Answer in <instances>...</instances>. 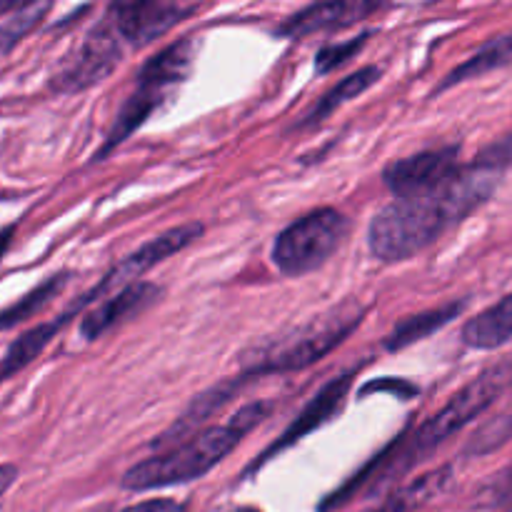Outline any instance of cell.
<instances>
[{
  "label": "cell",
  "instance_id": "52a82bcc",
  "mask_svg": "<svg viewBox=\"0 0 512 512\" xmlns=\"http://www.w3.org/2000/svg\"><path fill=\"white\" fill-rule=\"evenodd\" d=\"M120 58H123V40L118 38L110 20L103 18L50 75V90L58 95L85 93L93 85L103 83L118 68Z\"/></svg>",
  "mask_w": 512,
  "mask_h": 512
},
{
  "label": "cell",
  "instance_id": "5b68a950",
  "mask_svg": "<svg viewBox=\"0 0 512 512\" xmlns=\"http://www.w3.org/2000/svg\"><path fill=\"white\" fill-rule=\"evenodd\" d=\"M363 318L365 305H360L358 300H348L340 308L330 310L325 318H318V323L295 330L290 338L268 345L253 360H245L243 378L250 380L263 378V375L298 373V370L310 368L325 355L333 353L338 345H343L345 338L363 323Z\"/></svg>",
  "mask_w": 512,
  "mask_h": 512
},
{
  "label": "cell",
  "instance_id": "8fae6325",
  "mask_svg": "<svg viewBox=\"0 0 512 512\" xmlns=\"http://www.w3.org/2000/svg\"><path fill=\"white\" fill-rule=\"evenodd\" d=\"M388 3H370V0H348V3H315L298 13L288 15L275 28V35L288 40H303L315 33H330V30H345L373 15L388 10Z\"/></svg>",
  "mask_w": 512,
  "mask_h": 512
},
{
  "label": "cell",
  "instance_id": "83f0119b",
  "mask_svg": "<svg viewBox=\"0 0 512 512\" xmlns=\"http://www.w3.org/2000/svg\"><path fill=\"white\" fill-rule=\"evenodd\" d=\"M120 512H183V508H180L175 500L160 498V500H145V503L130 505V508H125Z\"/></svg>",
  "mask_w": 512,
  "mask_h": 512
},
{
  "label": "cell",
  "instance_id": "44dd1931",
  "mask_svg": "<svg viewBox=\"0 0 512 512\" xmlns=\"http://www.w3.org/2000/svg\"><path fill=\"white\" fill-rule=\"evenodd\" d=\"M68 280H70V273H65V270L63 273L50 275V278L43 280L38 288H33L28 295H23V298L15 300L13 305H8V308L0 310V333H5V330H13L15 325L35 318L40 310L48 308V305L53 303L60 293H63L65 285H68Z\"/></svg>",
  "mask_w": 512,
  "mask_h": 512
},
{
  "label": "cell",
  "instance_id": "7402d4cb",
  "mask_svg": "<svg viewBox=\"0 0 512 512\" xmlns=\"http://www.w3.org/2000/svg\"><path fill=\"white\" fill-rule=\"evenodd\" d=\"M512 440V403L500 413H495L488 423L480 425L473 435H470L468 445H465V458H483V455L495 453L503 448L505 443Z\"/></svg>",
  "mask_w": 512,
  "mask_h": 512
},
{
  "label": "cell",
  "instance_id": "9c48e42d",
  "mask_svg": "<svg viewBox=\"0 0 512 512\" xmlns=\"http://www.w3.org/2000/svg\"><path fill=\"white\" fill-rule=\"evenodd\" d=\"M460 168L463 165H460L458 145H443V148L423 150V153L393 160L383 170V183L398 200L420 198V195H428L440 188Z\"/></svg>",
  "mask_w": 512,
  "mask_h": 512
},
{
  "label": "cell",
  "instance_id": "7c38bea8",
  "mask_svg": "<svg viewBox=\"0 0 512 512\" xmlns=\"http://www.w3.org/2000/svg\"><path fill=\"white\" fill-rule=\"evenodd\" d=\"M158 298H163V288L155 283H143V280L115 290L83 315L78 328L80 338L100 340L105 333L123 325L125 320L138 318L140 313H145L150 305L158 303Z\"/></svg>",
  "mask_w": 512,
  "mask_h": 512
},
{
  "label": "cell",
  "instance_id": "484cf974",
  "mask_svg": "<svg viewBox=\"0 0 512 512\" xmlns=\"http://www.w3.org/2000/svg\"><path fill=\"white\" fill-rule=\"evenodd\" d=\"M380 390H390V393H398L400 398H413L418 395V385L408 383V380H400V378H383L378 383H370L360 390V395H370V393H380Z\"/></svg>",
  "mask_w": 512,
  "mask_h": 512
},
{
  "label": "cell",
  "instance_id": "2e32d148",
  "mask_svg": "<svg viewBox=\"0 0 512 512\" xmlns=\"http://www.w3.org/2000/svg\"><path fill=\"white\" fill-rule=\"evenodd\" d=\"M508 65H512V30H505V33L495 35L488 43L480 45L468 60H463L458 68H453L443 80H440V85L435 88L433 95L445 93V90L468 83V80L483 78V75L495 73V70L508 68Z\"/></svg>",
  "mask_w": 512,
  "mask_h": 512
},
{
  "label": "cell",
  "instance_id": "603a6c76",
  "mask_svg": "<svg viewBox=\"0 0 512 512\" xmlns=\"http://www.w3.org/2000/svg\"><path fill=\"white\" fill-rule=\"evenodd\" d=\"M50 3H25L18 5L13 10V15L0 23V58H5L8 53H13L15 45L25 38L28 33H33L43 18L48 15Z\"/></svg>",
  "mask_w": 512,
  "mask_h": 512
},
{
  "label": "cell",
  "instance_id": "ffe728a7",
  "mask_svg": "<svg viewBox=\"0 0 512 512\" xmlns=\"http://www.w3.org/2000/svg\"><path fill=\"white\" fill-rule=\"evenodd\" d=\"M453 480V468L450 465H443V468H435L430 473H425L423 478H418L415 483L405 485L403 490L388 498L385 503L375 505V508L365 512H410L420 505L430 503L433 498H438L440 493H445V488Z\"/></svg>",
  "mask_w": 512,
  "mask_h": 512
},
{
  "label": "cell",
  "instance_id": "7a4b0ae2",
  "mask_svg": "<svg viewBox=\"0 0 512 512\" xmlns=\"http://www.w3.org/2000/svg\"><path fill=\"white\" fill-rule=\"evenodd\" d=\"M512 385V358L498 360L488 365L483 373L475 375L468 385L458 390L433 418L425 420L420 428H415L408 438H400L393 448L373 460L358 478L345 483L335 495H330L320 512H330L340 505L350 503L355 493H375V490L388 488L393 480L403 478L405 473L428 460L438 448H443L450 438L468 428L473 420H478L500 395Z\"/></svg>",
  "mask_w": 512,
  "mask_h": 512
},
{
  "label": "cell",
  "instance_id": "f1b7e54d",
  "mask_svg": "<svg viewBox=\"0 0 512 512\" xmlns=\"http://www.w3.org/2000/svg\"><path fill=\"white\" fill-rule=\"evenodd\" d=\"M15 480H18V468L13 463H0V498L13 488Z\"/></svg>",
  "mask_w": 512,
  "mask_h": 512
},
{
  "label": "cell",
  "instance_id": "ba28073f",
  "mask_svg": "<svg viewBox=\"0 0 512 512\" xmlns=\"http://www.w3.org/2000/svg\"><path fill=\"white\" fill-rule=\"evenodd\" d=\"M203 233H205L203 223H183L178 225V228L165 230L163 235L143 243L135 253H130L128 258L120 260L113 270H108V275H105L95 288H90L88 293H83V300L90 308L95 300H103L108 298L110 293H115V290L125 288V285L138 283L140 275H145L150 268L160 265L163 260L173 258L175 253L185 250L188 245H193L195 240L203 238Z\"/></svg>",
  "mask_w": 512,
  "mask_h": 512
},
{
  "label": "cell",
  "instance_id": "d6986e66",
  "mask_svg": "<svg viewBox=\"0 0 512 512\" xmlns=\"http://www.w3.org/2000/svg\"><path fill=\"white\" fill-rule=\"evenodd\" d=\"M380 75H383V70L375 68V65H365V68L350 73L348 78H343L338 85H335V88H330L328 93H325L323 98H320L318 103H315L313 108L303 115V120L298 123V130H310V128H318V125H323L325 120L335 113V110H340L345 103H350V100H355V98H360L363 93H368V90L378 83Z\"/></svg>",
  "mask_w": 512,
  "mask_h": 512
},
{
  "label": "cell",
  "instance_id": "9a60e30c",
  "mask_svg": "<svg viewBox=\"0 0 512 512\" xmlns=\"http://www.w3.org/2000/svg\"><path fill=\"white\" fill-rule=\"evenodd\" d=\"M465 305H468L465 300H450V303L438 305V308L423 310V313H415L410 315V318L400 320V323L383 338V348L388 350V353H400V350L430 338V335H435L438 330H443L445 325L453 323L458 315H463Z\"/></svg>",
  "mask_w": 512,
  "mask_h": 512
},
{
  "label": "cell",
  "instance_id": "8992f818",
  "mask_svg": "<svg viewBox=\"0 0 512 512\" xmlns=\"http://www.w3.org/2000/svg\"><path fill=\"white\" fill-rule=\"evenodd\" d=\"M350 233V218L335 208H318L290 223L275 238L273 263L285 278H303L323 268Z\"/></svg>",
  "mask_w": 512,
  "mask_h": 512
},
{
  "label": "cell",
  "instance_id": "4dcf8cb0",
  "mask_svg": "<svg viewBox=\"0 0 512 512\" xmlns=\"http://www.w3.org/2000/svg\"><path fill=\"white\" fill-rule=\"evenodd\" d=\"M230 512H260L258 508H235V510H230Z\"/></svg>",
  "mask_w": 512,
  "mask_h": 512
},
{
  "label": "cell",
  "instance_id": "4fadbf2b",
  "mask_svg": "<svg viewBox=\"0 0 512 512\" xmlns=\"http://www.w3.org/2000/svg\"><path fill=\"white\" fill-rule=\"evenodd\" d=\"M355 373H358V370H348V373H340L335 375L333 380H328V383L315 393V398L300 410V415L293 420V425L280 435L278 443H273L263 455H260V463H265V460H270L273 455H278L280 450L290 448L293 443L303 440L305 435H310L313 430L323 428V425L343 408L345 398H348L350 393V385H353L355 380Z\"/></svg>",
  "mask_w": 512,
  "mask_h": 512
},
{
  "label": "cell",
  "instance_id": "d4e9b609",
  "mask_svg": "<svg viewBox=\"0 0 512 512\" xmlns=\"http://www.w3.org/2000/svg\"><path fill=\"white\" fill-rule=\"evenodd\" d=\"M470 165L483 170H493V173L503 175V170L512 168V133L505 135V138L495 140L493 145H488L485 150H480L478 158Z\"/></svg>",
  "mask_w": 512,
  "mask_h": 512
},
{
  "label": "cell",
  "instance_id": "f546056e",
  "mask_svg": "<svg viewBox=\"0 0 512 512\" xmlns=\"http://www.w3.org/2000/svg\"><path fill=\"white\" fill-rule=\"evenodd\" d=\"M10 235H13V228H8V230H3V233H0V255H3L5 250H8Z\"/></svg>",
  "mask_w": 512,
  "mask_h": 512
},
{
  "label": "cell",
  "instance_id": "3957f363",
  "mask_svg": "<svg viewBox=\"0 0 512 512\" xmlns=\"http://www.w3.org/2000/svg\"><path fill=\"white\" fill-rule=\"evenodd\" d=\"M273 408V400H255V403L243 405L228 423L198 430L173 448L135 463L133 468L125 470L120 485L130 493H145V490L170 488V485L200 480L215 465L223 463L238 448L245 435L253 433L263 420H268Z\"/></svg>",
  "mask_w": 512,
  "mask_h": 512
},
{
  "label": "cell",
  "instance_id": "5bb4252c",
  "mask_svg": "<svg viewBox=\"0 0 512 512\" xmlns=\"http://www.w3.org/2000/svg\"><path fill=\"white\" fill-rule=\"evenodd\" d=\"M243 383H248V378L240 375V378H230L225 380V383H218L213 385V388L205 390V393H200L198 398L190 403V408L180 415V420H175V423L170 425L158 440H153V448L168 450L173 448V445H178L180 440L190 438L200 423H205L210 415L218 413L223 405H228L230 400H233V395H238V390L243 388Z\"/></svg>",
  "mask_w": 512,
  "mask_h": 512
},
{
  "label": "cell",
  "instance_id": "e0dca14e",
  "mask_svg": "<svg viewBox=\"0 0 512 512\" xmlns=\"http://www.w3.org/2000/svg\"><path fill=\"white\" fill-rule=\"evenodd\" d=\"M70 320H73V315H70L68 310H63L55 320H48V323H40L35 325V328L25 330V333L10 345L8 353L0 358V383L10 380L13 375H18L20 370L28 368L33 360H38L40 353L50 345V340H55V335H58Z\"/></svg>",
  "mask_w": 512,
  "mask_h": 512
},
{
  "label": "cell",
  "instance_id": "4316f807",
  "mask_svg": "<svg viewBox=\"0 0 512 512\" xmlns=\"http://www.w3.org/2000/svg\"><path fill=\"white\" fill-rule=\"evenodd\" d=\"M490 505H512V465L505 468L488 488Z\"/></svg>",
  "mask_w": 512,
  "mask_h": 512
},
{
  "label": "cell",
  "instance_id": "cb8c5ba5",
  "mask_svg": "<svg viewBox=\"0 0 512 512\" xmlns=\"http://www.w3.org/2000/svg\"><path fill=\"white\" fill-rule=\"evenodd\" d=\"M370 35L373 33H370V30H365V33H360L355 40H348V43L323 45V48L318 50V55H315V73L328 75V73H333L335 68H340V65L348 63V60H353L355 55L363 53V48L368 45Z\"/></svg>",
  "mask_w": 512,
  "mask_h": 512
},
{
  "label": "cell",
  "instance_id": "30bf717a",
  "mask_svg": "<svg viewBox=\"0 0 512 512\" xmlns=\"http://www.w3.org/2000/svg\"><path fill=\"white\" fill-rule=\"evenodd\" d=\"M193 13L195 5L153 0V3H113L108 5L105 18L110 20L123 43L145 48L153 40L163 38L168 30H173L175 25L183 23Z\"/></svg>",
  "mask_w": 512,
  "mask_h": 512
},
{
  "label": "cell",
  "instance_id": "6da1fadb",
  "mask_svg": "<svg viewBox=\"0 0 512 512\" xmlns=\"http://www.w3.org/2000/svg\"><path fill=\"white\" fill-rule=\"evenodd\" d=\"M500 185V173L465 165L433 193L393 200L373 218L368 245L380 263H403L443 238L468 215L483 208Z\"/></svg>",
  "mask_w": 512,
  "mask_h": 512
},
{
  "label": "cell",
  "instance_id": "277c9868",
  "mask_svg": "<svg viewBox=\"0 0 512 512\" xmlns=\"http://www.w3.org/2000/svg\"><path fill=\"white\" fill-rule=\"evenodd\" d=\"M195 43L193 38H180L175 43L165 45L160 53L148 58L143 68L138 70L135 78V90L130 98L120 105L118 115L113 120V128L108 130L103 140V148L95 153L93 160H103L113 153L115 148L125 143L138 128H143L145 120L168 100L178 85L185 83V78L193 70Z\"/></svg>",
  "mask_w": 512,
  "mask_h": 512
},
{
  "label": "cell",
  "instance_id": "ac0fdd59",
  "mask_svg": "<svg viewBox=\"0 0 512 512\" xmlns=\"http://www.w3.org/2000/svg\"><path fill=\"white\" fill-rule=\"evenodd\" d=\"M463 343L473 350H498L512 340V293L463 325Z\"/></svg>",
  "mask_w": 512,
  "mask_h": 512
}]
</instances>
